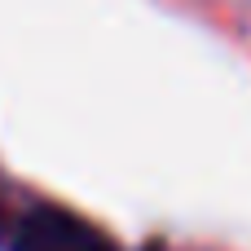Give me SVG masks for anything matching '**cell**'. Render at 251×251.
<instances>
[{"label": "cell", "instance_id": "cell-1", "mask_svg": "<svg viewBox=\"0 0 251 251\" xmlns=\"http://www.w3.org/2000/svg\"><path fill=\"white\" fill-rule=\"evenodd\" d=\"M13 251H115V243L75 212L40 207L18 225Z\"/></svg>", "mask_w": 251, "mask_h": 251}]
</instances>
